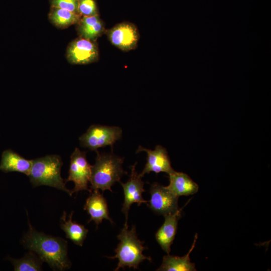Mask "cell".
<instances>
[{
  "instance_id": "cell-17",
  "label": "cell",
  "mask_w": 271,
  "mask_h": 271,
  "mask_svg": "<svg viewBox=\"0 0 271 271\" xmlns=\"http://www.w3.org/2000/svg\"><path fill=\"white\" fill-rule=\"evenodd\" d=\"M197 239L196 234L194 242L189 251L184 256L179 257L168 254L163 257V262L157 270L160 271H195L196 270L194 263L191 262L189 255L195 247Z\"/></svg>"
},
{
  "instance_id": "cell-18",
  "label": "cell",
  "mask_w": 271,
  "mask_h": 271,
  "mask_svg": "<svg viewBox=\"0 0 271 271\" xmlns=\"http://www.w3.org/2000/svg\"><path fill=\"white\" fill-rule=\"evenodd\" d=\"M73 211L69 215V219L66 220V213L64 212L61 217V229L65 232L66 236L75 244L82 246L87 236L88 230L81 224L72 221Z\"/></svg>"
},
{
  "instance_id": "cell-19",
  "label": "cell",
  "mask_w": 271,
  "mask_h": 271,
  "mask_svg": "<svg viewBox=\"0 0 271 271\" xmlns=\"http://www.w3.org/2000/svg\"><path fill=\"white\" fill-rule=\"evenodd\" d=\"M81 17L79 14L54 7H51L49 14L50 21L60 28H66L77 24Z\"/></svg>"
},
{
  "instance_id": "cell-11",
  "label": "cell",
  "mask_w": 271,
  "mask_h": 271,
  "mask_svg": "<svg viewBox=\"0 0 271 271\" xmlns=\"http://www.w3.org/2000/svg\"><path fill=\"white\" fill-rule=\"evenodd\" d=\"M143 151L147 153V159L145 168L140 174L142 177L145 174H149L151 172H154L156 174L165 172L169 174L174 171L167 151L162 146L157 145L154 150L139 146L136 153Z\"/></svg>"
},
{
  "instance_id": "cell-14",
  "label": "cell",
  "mask_w": 271,
  "mask_h": 271,
  "mask_svg": "<svg viewBox=\"0 0 271 271\" xmlns=\"http://www.w3.org/2000/svg\"><path fill=\"white\" fill-rule=\"evenodd\" d=\"M32 164V160L26 159L11 149H8L2 153L0 170L4 173L20 172L28 176Z\"/></svg>"
},
{
  "instance_id": "cell-1",
  "label": "cell",
  "mask_w": 271,
  "mask_h": 271,
  "mask_svg": "<svg viewBox=\"0 0 271 271\" xmlns=\"http://www.w3.org/2000/svg\"><path fill=\"white\" fill-rule=\"evenodd\" d=\"M28 223L29 231L22 239L24 245L47 262L53 269H69L71 263L67 255V242L60 237L38 232L29 220Z\"/></svg>"
},
{
  "instance_id": "cell-10",
  "label": "cell",
  "mask_w": 271,
  "mask_h": 271,
  "mask_svg": "<svg viewBox=\"0 0 271 271\" xmlns=\"http://www.w3.org/2000/svg\"><path fill=\"white\" fill-rule=\"evenodd\" d=\"M98 50L95 42L82 38L72 41L67 50L68 61L74 64H85L96 61Z\"/></svg>"
},
{
  "instance_id": "cell-16",
  "label": "cell",
  "mask_w": 271,
  "mask_h": 271,
  "mask_svg": "<svg viewBox=\"0 0 271 271\" xmlns=\"http://www.w3.org/2000/svg\"><path fill=\"white\" fill-rule=\"evenodd\" d=\"M77 24V30L80 37L93 42L105 30L103 23L98 15L81 17Z\"/></svg>"
},
{
  "instance_id": "cell-9",
  "label": "cell",
  "mask_w": 271,
  "mask_h": 271,
  "mask_svg": "<svg viewBox=\"0 0 271 271\" xmlns=\"http://www.w3.org/2000/svg\"><path fill=\"white\" fill-rule=\"evenodd\" d=\"M136 164L130 167L131 174L128 180L125 183L119 182L124 192V198L122 212L125 215V224H126L130 206L134 203H137L138 206H140L143 203L148 202V201L144 200L142 196V193L145 191L144 188V183L142 180V177L136 171Z\"/></svg>"
},
{
  "instance_id": "cell-3",
  "label": "cell",
  "mask_w": 271,
  "mask_h": 271,
  "mask_svg": "<svg viewBox=\"0 0 271 271\" xmlns=\"http://www.w3.org/2000/svg\"><path fill=\"white\" fill-rule=\"evenodd\" d=\"M63 165L58 155H47L32 160V164L28 176L34 187L46 185L63 190L72 196V191L65 186V182L61 176Z\"/></svg>"
},
{
  "instance_id": "cell-4",
  "label": "cell",
  "mask_w": 271,
  "mask_h": 271,
  "mask_svg": "<svg viewBox=\"0 0 271 271\" xmlns=\"http://www.w3.org/2000/svg\"><path fill=\"white\" fill-rule=\"evenodd\" d=\"M117 237L120 241L114 250L116 254L113 256L108 257L118 259L114 270H118L121 268L124 269L126 266L137 269L140 263L145 259L152 260L151 257L145 256L143 253L147 247L143 245L144 242L138 238L134 225L129 230L127 224H124V227Z\"/></svg>"
},
{
  "instance_id": "cell-8",
  "label": "cell",
  "mask_w": 271,
  "mask_h": 271,
  "mask_svg": "<svg viewBox=\"0 0 271 271\" xmlns=\"http://www.w3.org/2000/svg\"><path fill=\"white\" fill-rule=\"evenodd\" d=\"M107 35L111 43L123 51L134 49L138 42V30L133 24L122 22L109 29Z\"/></svg>"
},
{
  "instance_id": "cell-15",
  "label": "cell",
  "mask_w": 271,
  "mask_h": 271,
  "mask_svg": "<svg viewBox=\"0 0 271 271\" xmlns=\"http://www.w3.org/2000/svg\"><path fill=\"white\" fill-rule=\"evenodd\" d=\"M168 175L170 183L166 187L177 196L191 195L198 192V185L186 174L174 170Z\"/></svg>"
},
{
  "instance_id": "cell-6",
  "label": "cell",
  "mask_w": 271,
  "mask_h": 271,
  "mask_svg": "<svg viewBox=\"0 0 271 271\" xmlns=\"http://www.w3.org/2000/svg\"><path fill=\"white\" fill-rule=\"evenodd\" d=\"M92 166L86 159V152L76 148L71 155L68 178L65 183L72 181L75 186L72 191L77 193L82 190L90 192L88 184L90 182Z\"/></svg>"
},
{
  "instance_id": "cell-20",
  "label": "cell",
  "mask_w": 271,
  "mask_h": 271,
  "mask_svg": "<svg viewBox=\"0 0 271 271\" xmlns=\"http://www.w3.org/2000/svg\"><path fill=\"white\" fill-rule=\"evenodd\" d=\"M15 271H39L41 270L42 260L34 252L31 251L19 259H12Z\"/></svg>"
},
{
  "instance_id": "cell-13",
  "label": "cell",
  "mask_w": 271,
  "mask_h": 271,
  "mask_svg": "<svg viewBox=\"0 0 271 271\" xmlns=\"http://www.w3.org/2000/svg\"><path fill=\"white\" fill-rule=\"evenodd\" d=\"M86 199L84 209L90 215L88 222L93 221L98 226L103 219H106L113 223L109 216V211L106 199L98 190H93Z\"/></svg>"
},
{
  "instance_id": "cell-21",
  "label": "cell",
  "mask_w": 271,
  "mask_h": 271,
  "mask_svg": "<svg viewBox=\"0 0 271 271\" xmlns=\"http://www.w3.org/2000/svg\"><path fill=\"white\" fill-rule=\"evenodd\" d=\"M78 14L81 17H91L98 15L95 0H79Z\"/></svg>"
},
{
  "instance_id": "cell-7",
  "label": "cell",
  "mask_w": 271,
  "mask_h": 271,
  "mask_svg": "<svg viewBox=\"0 0 271 271\" xmlns=\"http://www.w3.org/2000/svg\"><path fill=\"white\" fill-rule=\"evenodd\" d=\"M151 198L147 206L157 214L165 216L178 209V197L166 186L158 183L151 185L150 190Z\"/></svg>"
},
{
  "instance_id": "cell-22",
  "label": "cell",
  "mask_w": 271,
  "mask_h": 271,
  "mask_svg": "<svg viewBox=\"0 0 271 271\" xmlns=\"http://www.w3.org/2000/svg\"><path fill=\"white\" fill-rule=\"evenodd\" d=\"M50 3L51 7L59 8L79 14L78 11L79 0H50Z\"/></svg>"
},
{
  "instance_id": "cell-12",
  "label": "cell",
  "mask_w": 271,
  "mask_h": 271,
  "mask_svg": "<svg viewBox=\"0 0 271 271\" xmlns=\"http://www.w3.org/2000/svg\"><path fill=\"white\" fill-rule=\"evenodd\" d=\"M181 211L182 209H178L175 212L164 216V222L155 235L157 241L167 254H169L171 251V245L177 232L178 221L181 217Z\"/></svg>"
},
{
  "instance_id": "cell-5",
  "label": "cell",
  "mask_w": 271,
  "mask_h": 271,
  "mask_svg": "<svg viewBox=\"0 0 271 271\" xmlns=\"http://www.w3.org/2000/svg\"><path fill=\"white\" fill-rule=\"evenodd\" d=\"M122 133L121 128L118 126L93 124L79 137V141L82 147L96 151L98 148L107 146L112 148L121 138Z\"/></svg>"
},
{
  "instance_id": "cell-2",
  "label": "cell",
  "mask_w": 271,
  "mask_h": 271,
  "mask_svg": "<svg viewBox=\"0 0 271 271\" xmlns=\"http://www.w3.org/2000/svg\"><path fill=\"white\" fill-rule=\"evenodd\" d=\"M95 163L92 166L90 178V192L101 189L112 191L111 186L116 182H120L124 171L122 165L123 158L111 153H99L97 151Z\"/></svg>"
}]
</instances>
